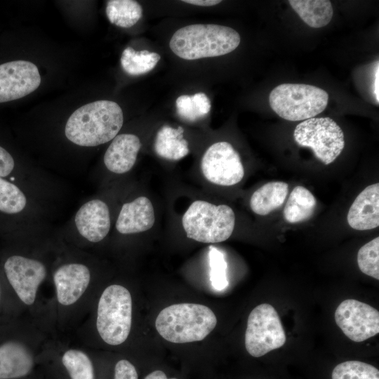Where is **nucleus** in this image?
<instances>
[{
	"label": "nucleus",
	"instance_id": "33",
	"mask_svg": "<svg viewBox=\"0 0 379 379\" xmlns=\"http://www.w3.org/2000/svg\"><path fill=\"white\" fill-rule=\"evenodd\" d=\"M15 161L11 154L0 146V177H6L13 171Z\"/></svg>",
	"mask_w": 379,
	"mask_h": 379
},
{
	"label": "nucleus",
	"instance_id": "32",
	"mask_svg": "<svg viewBox=\"0 0 379 379\" xmlns=\"http://www.w3.org/2000/svg\"><path fill=\"white\" fill-rule=\"evenodd\" d=\"M112 379H138V373L131 361L121 358L114 364Z\"/></svg>",
	"mask_w": 379,
	"mask_h": 379
},
{
	"label": "nucleus",
	"instance_id": "6",
	"mask_svg": "<svg viewBox=\"0 0 379 379\" xmlns=\"http://www.w3.org/2000/svg\"><path fill=\"white\" fill-rule=\"evenodd\" d=\"M39 361L45 379H98L95 350L72 344L65 337H50Z\"/></svg>",
	"mask_w": 379,
	"mask_h": 379
},
{
	"label": "nucleus",
	"instance_id": "28",
	"mask_svg": "<svg viewBox=\"0 0 379 379\" xmlns=\"http://www.w3.org/2000/svg\"><path fill=\"white\" fill-rule=\"evenodd\" d=\"M357 264L365 274L379 279V237L364 244L357 253Z\"/></svg>",
	"mask_w": 379,
	"mask_h": 379
},
{
	"label": "nucleus",
	"instance_id": "7",
	"mask_svg": "<svg viewBox=\"0 0 379 379\" xmlns=\"http://www.w3.org/2000/svg\"><path fill=\"white\" fill-rule=\"evenodd\" d=\"M239 34L234 29L214 24H194L178 29L169 46L179 58L197 60L232 52L239 45Z\"/></svg>",
	"mask_w": 379,
	"mask_h": 379
},
{
	"label": "nucleus",
	"instance_id": "34",
	"mask_svg": "<svg viewBox=\"0 0 379 379\" xmlns=\"http://www.w3.org/2000/svg\"><path fill=\"white\" fill-rule=\"evenodd\" d=\"M195 105L202 117H205L210 111L211 104L208 96L204 93H197L192 95Z\"/></svg>",
	"mask_w": 379,
	"mask_h": 379
},
{
	"label": "nucleus",
	"instance_id": "35",
	"mask_svg": "<svg viewBox=\"0 0 379 379\" xmlns=\"http://www.w3.org/2000/svg\"><path fill=\"white\" fill-rule=\"evenodd\" d=\"M182 1L200 6H212L221 2L219 0H184Z\"/></svg>",
	"mask_w": 379,
	"mask_h": 379
},
{
	"label": "nucleus",
	"instance_id": "4",
	"mask_svg": "<svg viewBox=\"0 0 379 379\" xmlns=\"http://www.w3.org/2000/svg\"><path fill=\"white\" fill-rule=\"evenodd\" d=\"M51 336L25 315L0 322V379H45L39 357Z\"/></svg>",
	"mask_w": 379,
	"mask_h": 379
},
{
	"label": "nucleus",
	"instance_id": "16",
	"mask_svg": "<svg viewBox=\"0 0 379 379\" xmlns=\"http://www.w3.org/2000/svg\"><path fill=\"white\" fill-rule=\"evenodd\" d=\"M77 231L86 244H98L105 239L111 228L107 204L95 199L82 204L74 216Z\"/></svg>",
	"mask_w": 379,
	"mask_h": 379
},
{
	"label": "nucleus",
	"instance_id": "15",
	"mask_svg": "<svg viewBox=\"0 0 379 379\" xmlns=\"http://www.w3.org/2000/svg\"><path fill=\"white\" fill-rule=\"evenodd\" d=\"M40 84L38 68L31 62L19 60L0 65V102L25 97Z\"/></svg>",
	"mask_w": 379,
	"mask_h": 379
},
{
	"label": "nucleus",
	"instance_id": "11",
	"mask_svg": "<svg viewBox=\"0 0 379 379\" xmlns=\"http://www.w3.org/2000/svg\"><path fill=\"white\" fill-rule=\"evenodd\" d=\"M298 145L310 147L326 165L333 162L345 147L341 128L330 117H313L298 124L293 133Z\"/></svg>",
	"mask_w": 379,
	"mask_h": 379
},
{
	"label": "nucleus",
	"instance_id": "36",
	"mask_svg": "<svg viewBox=\"0 0 379 379\" xmlns=\"http://www.w3.org/2000/svg\"><path fill=\"white\" fill-rule=\"evenodd\" d=\"M144 379H177L175 378H168L164 372L161 370H156L148 374Z\"/></svg>",
	"mask_w": 379,
	"mask_h": 379
},
{
	"label": "nucleus",
	"instance_id": "29",
	"mask_svg": "<svg viewBox=\"0 0 379 379\" xmlns=\"http://www.w3.org/2000/svg\"><path fill=\"white\" fill-rule=\"evenodd\" d=\"M210 280L213 287L218 291L225 289L228 285L227 262L223 253L213 246L209 248Z\"/></svg>",
	"mask_w": 379,
	"mask_h": 379
},
{
	"label": "nucleus",
	"instance_id": "26",
	"mask_svg": "<svg viewBox=\"0 0 379 379\" xmlns=\"http://www.w3.org/2000/svg\"><path fill=\"white\" fill-rule=\"evenodd\" d=\"M26 195L16 185L0 177V211L17 214L27 206Z\"/></svg>",
	"mask_w": 379,
	"mask_h": 379
},
{
	"label": "nucleus",
	"instance_id": "37",
	"mask_svg": "<svg viewBox=\"0 0 379 379\" xmlns=\"http://www.w3.org/2000/svg\"><path fill=\"white\" fill-rule=\"evenodd\" d=\"M378 65H377L376 67V71H375V79H374V86H373V93H374V96H375V98L377 101V103H378V101H379V92H378V89H379V86H378V83H379V74H378Z\"/></svg>",
	"mask_w": 379,
	"mask_h": 379
},
{
	"label": "nucleus",
	"instance_id": "18",
	"mask_svg": "<svg viewBox=\"0 0 379 379\" xmlns=\"http://www.w3.org/2000/svg\"><path fill=\"white\" fill-rule=\"evenodd\" d=\"M349 225L357 230H368L379 225V184L363 190L353 201L347 213Z\"/></svg>",
	"mask_w": 379,
	"mask_h": 379
},
{
	"label": "nucleus",
	"instance_id": "24",
	"mask_svg": "<svg viewBox=\"0 0 379 379\" xmlns=\"http://www.w3.org/2000/svg\"><path fill=\"white\" fill-rule=\"evenodd\" d=\"M106 14L112 24L128 28L141 18L142 8L136 1L111 0L107 3Z\"/></svg>",
	"mask_w": 379,
	"mask_h": 379
},
{
	"label": "nucleus",
	"instance_id": "27",
	"mask_svg": "<svg viewBox=\"0 0 379 379\" xmlns=\"http://www.w3.org/2000/svg\"><path fill=\"white\" fill-rule=\"evenodd\" d=\"M332 379H379V371L375 366L359 361H347L333 370Z\"/></svg>",
	"mask_w": 379,
	"mask_h": 379
},
{
	"label": "nucleus",
	"instance_id": "12",
	"mask_svg": "<svg viewBox=\"0 0 379 379\" xmlns=\"http://www.w3.org/2000/svg\"><path fill=\"white\" fill-rule=\"evenodd\" d=\"M286 340L279 316L273 306L262 303L251 312L245 333V347L251 356L262 357L282 347Z\"/></svg>",
	"mask_w": 379,
	"mask_h": 379
},
{
	"label": "nucleus",
	"instance_id": "30",
	"mask_svg": "<svg viewBox=\"0 0 379 379\" xmlns=\"http://www.w3.org/2000/svg\"><path fill=\"white\" fill-rule=\"evenodd\" d=\"M22 315L0 270V322Z\"/></svg>",
	"mask_w": 379,
	"mask_h": 379
},
{
	"label": "nucleus",
	"instance_id": "25",
	"mask_svg": "<svg viewBox=\"0 0 379 379\" xmlns=\"http://www.w3.org/2000/svg\"><path fill=\"white\" fill-rule=\"evenodd\" d=\"M161 56L147 50L135 51L128 47L124 50L121 57V65L124 70L133 76L146 74L153 69Z\"/></svg>",
	"mask_w": 379,
	"mask_h": 379
},
{
	"label": "nucleus",
	"instance_id": "22",
	"mask_svg": "<svg viewBox=\"0 0 379 379\" xmlns=\"http://www.w3.org/2000/svg\"><path fill=\"white\" fill-rule=\"evenodd\" d=\"M289 4L308 26L320 28L332 19L333 11L328 0H289Z\"/></svg>",
	"mask_w": 379,
	"mask_h": 379
},
{
	"label": "nucleus",
	"instance_id": "1",
	"mask_svg": "<svg viewBox=\"0 0 379 379\" xmlns=\"http://www.w3.org/2000/svg\"><path fill=\"white\" fill-rule=\"evenodd\" d=\"M56 256L51 273L50 312L55 335L65 337L85 319L101 286L88 255L66 250Z\"/></svg>",
	"mask_w": 379,
	"mask_h": 379
},
{
	"label": "nucleus",
	"instance_id": "21",
	"mask_svg": "<svg viewBox=\"0 0 379 379\" xmlns=\"http://www.w3.org/2000/svg\"><path fill=\"white\" fill-rule=\"evenodd\" d=\"M183 133L182 126L173 128L164 126L161 128L154 142V151L157 155L170 161L180 160L187 156L190 150Z\"/></svg>",
	"mask_w": 379,
	"mask_h": 379
},
{
	"label": "nucleus",
	"instance_id": "13",
	"mask_svg": "<svg viewBox=\"0 0 379 379\" xmlns=\"http://www.w3.org/2000/svg\"><path fill=\"white\" fill-rule=\"evenodd\" d=\"M201 169L208 181L221 186L236 185L244 175L239 154L227 142H215L206 150L201 161Z\"/></svg>",
	"mask_w": 379,
	"mask_h": 379
},
{
	"label": "nucleus",
	"instance_id": "31",
	"mask_svg": "<svg viewBox=\"0 0 379 379\" xmlns=\"http://www.w3.org/2000/svg\"><path fill=\"white\" fill-rule=\"evenodd\" d=\"M178 114L183 119L194 121L201 118L192 95H182L179 96L175 102Z\"/></svg>",
	"mask_w": 379,
	"mask_h": 379
},
{
	"label": "nucleus",
	"instance_id": "23",
	"mask_svg": "<svg viewBox=\"0 0 379 379\" xmlns=\"http://www.w3.org/2000/svg\"><path fill=\"white\" fill-rule=\"evenodd\" d=\"M316 199L312 193L302 186L295 187L291 192L284 208V218L295 224L311 218L314 213Z\"/></svg>",
	"mask_w": 379,
	"mask_h": 379
},
{
	"label": "nucleus",
	"instance_id": "17",
	"mask_svg": "<svg viewBox=\"0 0 379 379\" xmlns=\"http://www.w3.org/2000/svg\"><path fill=\"white\" fill-rule=\"evenodd\" d=\"M155 222L154 209L146 197H138L123 204L115 227L122 234H131L150 230Z\"/></svg>",
	"mask_w": 379,
	"mask_h": 379
},
{
	"label": "nucleus",
	"instance_id": "10",
	"mask_svg": "<svg viewBox=\"0 0 379 379\" xmlns=\"http://www.w3.org/2000/svg\"><path fill=\"white\" fill-rule=\"evenodd\" d=\"M328 101L326 91L304 84H280L269 95L272 110L280 117L292 121L314 117L326 109Z\"/></svg>",
	"mask_w": 379,
	"mask_h": 379
},
{
	"label": "nucleus",
	"instance_id": "2",
	"mask_svg": "<svg viewBox=\"0 0 379 379\" xmlns=\"http://www.w3.org/2000/svg\"><path fill=\"white\" fill-rule=\"evenodd\" d=\"M131 291L117 283L100 288L85 319L72 333L77 344L95 350L119 347L128 339L133 326Z\"/></svg>",
	"mask_w": 379,
	"mask_h": 379
},
{
	"label": "nucleus",
	"instance_id": "9",
	"mask_svg": "<svg viewBox=\"0 0 379 379\" xmlns=\"http://www.w3.org/2000/svg\"><path fill=\"white\" fill-rule=\"evenodd\" d=\"M182 224L188 238L201 243H218L232 235L235 215L227 205L197 200L184 213Z\"/></svg>",
	"mask_w": 379,
	"mask_h": 379
},
{
	"label": "nucleus",
	"instance_id": "5",
	"mask_svg": "<svg viewBox=\"0 0 379 379\" xmlns=\"http://www.w3.org/2000/svg\"><path fill=\"white\" fill-rule=\"evenodd\" d=\"M123 123V112L117 102L98 100L81 106L70 115L65 135L75 145L95 147L113 140Z\"/></svg>",
	"mask_w": 379,
	"mask_h": 379
},
{
	"label": "nucleus",
	"instance_id": "3",
	"mask_svg": "<svg viewBox=\"0 0 379 379\" xmlns=\"http://www.w3.org/2000/svg\"><path fill=\"white\" fill-rule=\"evenodd\" d=\"M44 251L37 249L6 254L1 262L0 270L22 314L30 317L55 335L50 299L42 295L45 283L51 281L53 261L51 263Z\"/></svg>",
	"mask_w": 379,
	"mask_h": 379
},
{
	"label": "nucleus",
	"instance_id": "20",
	"mask_svg": "<svg viewBox=\"0 0 379 379\" xmlns=\"http://www.w3.org/2000/svg\"><path fill=\"white\" fill-rule=\"evenodd\" d=\"M288 185L281 181L267 182L256 190L250 199L252 211L260 215H267L284 203Z\"/></svg>",
	"mask_w": 379,
	"mask_h": 379
},
{
	"label": "nucleus",
	"instance_id": "8",
	"mask_svg": "<svg viewBox=\"0 0 379 379\" xmlns=\"http://www.w3.org/2000/svg\"><path fill=\"white\" fill-rule=\"evenodd\" d=\"M216 324L217 318L213 312L197 303L171 305L163 309L155 321L159 335L173 343L202 340Z\"/></svg>",
	"mask_w": 379,
	"mask_h": 379
},
{
	"label": "nucleus",
	"instance_id": "19",
	"mask_svg": "<svg viewBox=\"0 0 379 379\" xmlns=\"http://www.w3.org/2000/svg\"><path fill=\"white\" fill-rule=\"evenodd\" d=\"M141 147L139 138L132 133L117 135L104 154V164L110 171L117 174L128 172L134 166Z\"/></svg>",
	"mask_w": 379,
	"mask_h": 379
},
{
	"label": "nucleus",
	"instance_id": "14",
	"mask_svg": "<svg viewBox=\"0 0 379 379\" xmlns=\"http://www.w3.org/2000/svg\"><path fill=\"white\" fill-rule=\"evenodd\" d=\"M335 320L343 333L354 342H363L379 333L378 310L354 299L340 302Z\"/></svg>",
	"mask_w": 379,
	"mask_h": 379
}]
</instances>
